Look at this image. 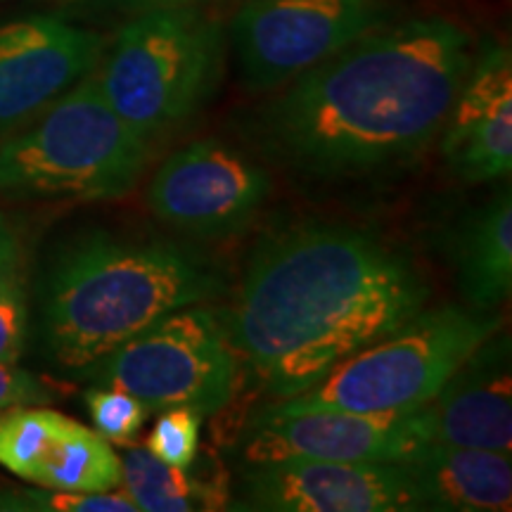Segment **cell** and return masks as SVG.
I'll list each match as a JSON object with an SVG mask.
<instances>
[{
  "label": "cell",
  "mask_w": 512,
  "mask_h": 512,
  "mask_svg": "<svg viewBox=\"0 0 512 512\" xmlns=\"http://www.w3.org/2000/svg\"><path fill=\"white\" fill-rule=\"evenodd\" d=\"M392 19V0H245L226 36L242 86L273 93Z\"/></svg>",
  "instance_id": "obj_8"
},
{
  "label": "cell",
  "mask_w": 512,
  "mask_h": 512,
  "mask_svg": "<svg viewBox=\"0 0 512 512\" xmlns=\"http://www.w3.org/2000/svg\"><path fill=\"white\" fill-rule=\"evenodd\" d=\"M86 408L91 413L95 432L110 444H131L150 415L136 396L107 384H95L93 389H88Z\"/></svg>",
  "instance_id": "obj_21"
},
{
  "label": "cell",
  "mask_w": 512,
  "mask_h": 512,
  "mask_svg": "<svg viewBox=\"0 0 512 512\" xmlns=\"http://www.w3.org/2000/svg\"><path fill=\"white\" fill-rule=\"evenodd\" d=\"M422 408L408 413L259 411L242 437L245 463L337 460V463H403L430 444Z\"/></svg>",
  "instance_id": "obj_10"
},
{
  "label": "cell",
  "mask_w": 512,
  "mask_h": 512,
  "mask_svg": "<svg viewBox=\"0 0 512 512\" xmlns=\"http://www.w3.org/2000/svg\"><path fill=\"white\" fill-rule=\"evenodd\" d=\"M233 510L256 512H415L413 486L399 463L278 460L245 463Z\"/></svg>",
  "instance_id": "obj_11"
},
{
  "label": "cell",
  "mask_w": 512,
  "mask_h": 512,
  "mask_svg": "<svg viewBox=\"0 0 512 512\" xmlns=\"http://www.w3.org/2000/svg\"><path fill=\"white\" fill-rule=\"evenodd\" d=\"M0 510H43V512H138L136 503L126 491H57L38 486V489L19 491V494L0 496Z\"/></svg>",
  "instance_id": "obj_20"
},
{
  "label": "cell",
  "mask_w": 512,
  "mask_h": 512,
  "mask_svg": "<svg viewBox=\"0 0 512 512\" xmlns=\"http://www.w3.org/2000/svg\"><path fill=\"white\" fill-rule=\"evenodd\" d=\"M271 192V176L238 147L195 140L166 157L152 176L147 202L166 226L221 238L252 223Z\"/></svg>",
  "instance_id": "obj_9"
},
{
  "label": "cell",
  "mask_w": 512,
  "mask_h": 512,
  "mask_svg": "<svg viewBox=\"0 0 512 512\" xmlns=\"http://www.w3.org/2000/svg\"><path fill=\"white\" fill-rule=\"evenodd\" d=\"M420 510L503 512L512 503L510 453L430 441L403 460Z\"/></svg>",
  "instance_id": "obj_15"
},
{
  "label": "cell",
  "mask_w": 512,
  "mask_h": 512,
  "mask_svg": "<svg viewBox=\"0 0 512 512\" xmlns=\"http://www.w3.org/2000/svg\"><path fill=\"white\" fill-rule=\"evenodd\" d=\"M53 399L50 389L17 363L0 361V415L12 408L46 406Z\"/></svg>",
  "instance_id": "obj_24"
},
{
  "label": "cell",
  "mask_w": 512,
  "mask_h": 512,
  "mask_svg": "<svg viewBox=\"0 0 512 512\" xmlns=\"http://www.w3.org/2000/svg\"><path fill=\"white\" fill-rule=\"evenodd\" d=\"M432 441L512 451V344L496 330L422 406Z\"/></svg>",
  "instance_id": "obj_14"
},
{
  "label": "cell",
  "mask_w": 512,
  "mask_h": 512,
  "mask_svg": "<svg viewBox=\"0 0 512 512\" xmlns=\"http://www.w3.org/2000/svg\"><path fill=\"white\" fill-rule=\"evenodd\" d=\"M226 29L197 5L138 12L95 67L112 110L147 143L209 105L226 67Z\"/></svg>",
  "instance_id": "obj_4"
},
{
  "label": "cell",
  "mask_w": 512,
  "mask_h": 512,
  "mask_svg": "<svg viewBox=\"0 0 512 512\" xmlns=\"http://www.w3.org/2000/svg\"><path fill=\"white\" fill-rule=\"evenodd\" d=\"M441 157L467 185L501 181L512 169V57L501 41L475 48L441 126Z\"/></svg>",
  "instance_id": "obj_13"
},
{
  "label": "cell",
  "mask_w": 512,
  "mask_h": 512,
  "mask_svg": "<svg viewBox=\"0 0 512 512\" xmlns=\"http://www.w3.org/2000/svg\"><path fill=\"white\" fill-rule=\"evenodd\" d=\"M223 290L219 268L183 242L91 230L43 275L41 337L57 366L83 373L157 318Z\"/></svg>",
  "instance_id": "obj_3"
},
{
  "label": "cell",
  "mask_w": 512,
  "mask_h": 512,
  "mask_svg": "<svg viewBox=\"0 0 512 512\" xmlns=\"http://www.w3.org/2000/svg\"><path fill=\"white\" fill-rule=\"evenodd\" d=\"M117 8H121L124 12H133V15H138V12H145V10H155V8H174V5H195L200 3V0H112Z\"/></svg>",
  "instance_id": "obj_26"
},
{
  "label": "cell",
  "mask_w": 512,
  "mask_h": 512,
  "mask_svg": "<svg viewBox=\"0 0 512 512\" xmlns=\"http://www.w3.org/2000/svg\"><path fill=\"white\" fill-rule=\"evenodd\" d=\"M29 332V309L22 278L12 271L0 278V361L17 363L22 358Z\"/></svg>",
  "instance_id": "obj_23"
},
{
  "label": "cell",
  "mask_w": 512,
  "mask_h": 512,
  "mask_svg": "<svg viewBox=\"0 0 512 512\" xmlns=\"http://www.w3.org/2000/svg\"><path fill=\"white\" fill-rule=\"evenodd\" d=\"M105 38L60 17L0 27V131L34 117L98 67Z\"/></svg>",
  "instance_id": "obj_12"
},
{
  "label": "cell",
  "mask_w": 512,
  "mask_h": 512,
  "mask_svg": "<svg viewBox=\"0 0 512 512\" xmlns=\"http://www.w3.org/2000/svg\"><path fill=\"white\" fill-rule=\"evenodd\" d=\"M446 259L465 302L477 311L496 309L512 290L510 190L465 211L446 230Z\"/></svg>",
  "instance_id": "obj_16"
},
{
  "label": "cell",
  "mask_w": 512,
  "mask_h": 512,
  "mask_svg": "<svg viewBox=\"0 0 512 512\" xmlns=\"http://www.w3.org/2000/svg\"><path fill=\"white\" fill-rule=\"evenodd\" d=\"M475 48L446 17L389 22L280 86L247 131L268 159L311 181L403 171L439 138Z\"/></svg>",
  "instance_id": "obj_1"
},
{
  "label": "cell",
  "mask_w": 512,
  "mask_h": 512,
  "mask_svg": "<svg viewBox=\"0 0 512 512\" xmlns=\"http://www.w3.org/2000/svg\"><path fill=\"white\" fill-rule=\"evenodd\" d=\"M67 420V415L43 406L12 408L0 415V465L24 482L36 484Z\"/></svg>",
  "instance_id": "obj_19"
},
{
  "label": "cell",
  "mask_w": 512,
  "mask_h": 512,
  "mask_svg": "<svg viewBox=\"0 0 512 512\" xmlns=\"http://www.w3.org/2000/svg\"><path fill=\"white\" fill-rule=\"evenodd\" d=\"M202 413L195 408H169L162 411L145 448L162 463L178 467V470H190L195 465L197 451H200V430Z\"/></svg>",
  "instance_id": "obj_22"
},
{
  "label": "cell",
  "mask_w": 512,
  "mask_h": 512,
  "mask_svg": "<svg viewBox=\"0 0 512 512\" xmlns=\"http://www.w3.org/2000/svg\"><path fill=\"white\" fill-rule=\"evenodd\" d=\"M93 72L0 145V190L91 202L136 188L150 143L112 110Z\"/></svg>",
  "instance_id": "obj_5"
},
{
  "label": "cell",
  "mask_w": 512,
  "mask_h": 512,
  "mask_svg": "<svg viewBox=\"0 0 512 512\" xmlns=\"http://www.w3.org/2000/svg\"><path fill=\"white\" fill-rule=\"evenodd\" d=\"M19 264V242L17 235L12 233L10 223L0 214V278L17 271Z\"/></svg>",
  "instance_id": "obj_25"
},
{
  "label": "cell",
  "mask_w": 512,
  "mask_h": 512,
  "mask_svg": "<svg viewBox=\"0 0 512 512\" xmlns=\"http://www.w3.org/2000/svg\"><path fill=\"white\" fill-rule=\"evenodd\" d=\"M238 370L221 313L190 304L157 318L81 375L136 396L150 413L195 408L211 415L233 399Z\"/></svg>",
  "instance_id": "obj_7"
},
{
  "label": "cell",
  "mask_w": 512,
  "mask_h": 512,
  "mask_svg": "<svg viewBox=\"0 0 512 512\" xmlns=\"http://www.w3.org/2000/svg\"><path fill=\"white\" fill-rule=\"evenodd\" d=\"M121 486L138 512H192L219 510L228 503V484L202 479L190 470H178L152 456L147 448L128 446L119 458Z\"/></svg>",
  "instance_id": "obj_17"
},
{
  "label": "cell",
  "mask_w": 512,
  "mask_h": 512,
  "mask_svg": "<svg viewBox=\"0 0 512 512\" xmlns=\"http://www.w3.org/2000/svg\"><path fill=\"white\" fill-rule=\"evenodd\" d=\"M496 330H501V318L484 311L453 304L422 309L394 332L339 363L309 392L280 399L261 411H418Z\"/></svg>",
  "instance_id": "obj_6"
},
{
  "label": "cell",
  "mask_w": 512,
  "mask_h": 512,
  "mask_svg": "<svg viewBox=\"0 0 512 512\" xmlns=\"http://www.w3.org/2000/svg\"><path fill=\"white\" fill-rule=\"evenodd\" d=\"M36 486L100 494L121 486V463L102 434L69 418L50 448Z\"/></svg>",
  "instance_id": "obj_18"
},
{
  "label": "cell",
  "mask_w": 512,
  "mask_h": 512,
  "mask_svg": "<svg viewBox=\"0 0 512 512\" xmlns=\"http://www.w3.org/2000/svg\"><path fill=\"white\" fill-rule=\"evenodd\" d=\"M427 302L430 285L403 249L347 223L306 221L256 242L223 320L238 361L280 401L309 392Z\"/></svg>",
  "instance_id": "obj_2"
}]
</instances>
